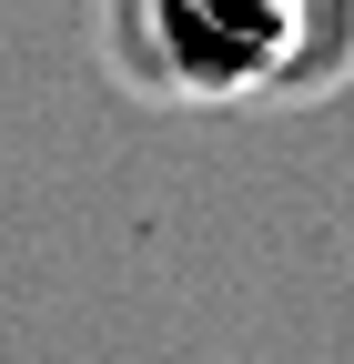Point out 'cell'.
I'll return each instance as SVG.
<instances>
[{
  "label": "cell",
  "instance_id": "1",
  "mask_svg": "<svg viewBox=\"0 0 354 364\" xmlns=\"http://www.w3.org/2000/svg\"><path fill=\"white\" fill-rule=\"evenodd\" d=\"M102 61L142 102H284L344 71L324 51V0H102Z\"/></svg>",
  "mask_w": 354,
  "mask_h": 364
}]
</instances>
